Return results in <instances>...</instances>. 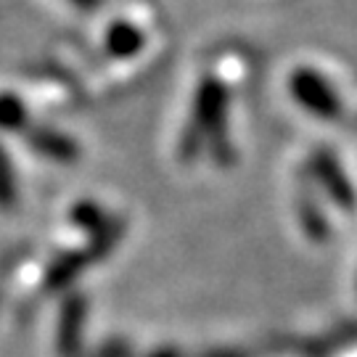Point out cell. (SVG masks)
<instances>
[{"mask_svg": "<svg viewBox=\"0 0 357 357\" xmlns=\"http://www.w3.org/2000/svg\"><path fill=\"white\" fill-rule=\"evenodd\" d=\"M299 220H302L310 238H326L328 236V220L323 215V209L312 202V196H305V202H299Z\"/></svg>", "mask_w": 357, "mask_h": 357, "instance_id": "cell-5", "label": "cell"}, {"mask_svg": "<svg viewBox=\"0 0 357 357\" xmlns=\"http://www.w3.org/2000/svg\"><path fill=\"white\" fill-rule=\"evenodd\" d=\"M289 90H291L294 101L299 103L302 109H307L310 114H315L318 119L333 122L344 112L339 93L312 66H296L291 72V79H289Z\"/></svg>", "mask_w": 357, "mask_h": 357, "instance_id": "cell-2", "label": "cell"}, {"mask_svg": "<svg viewBox=\"0 0 357 357\" xmlns=\"http://www.w3.org/2000/svg\"><path fill=\"white\" fill-rule=\"evenodd\" d=\"M310 169H312V178L323 185V191L328 193V199L342 212H349V215L357 212V191L352 188V183L331 149H315L310 159Z\"/></svg>", "mask_w": 357, "mask_h": 357, "instance_id": "cell-3", "label": "cell"}, {"mask_svg": "<svg viewBox=\"0 0 357 357\" xmlns=\"http://www.w3.org/2000/svg\"><path fill=\"white\" fill-rule=\"evenodd\" d=\"M209 146L220 162L230 159L228 146V90L217 77H204L196 88L193 98V114L188 128L183 132L180 153L191 159L202 151V146Z\"/></svg>", "mask_w": 357, "mask_h": 357, "instance_id": "cell-1", "label": "cell"}, {"mask_svg": "<svg viewBox=\"0 0 357 357\" xmlns=\"http://www.w3.org/2000/svg\"><path fill=\"white\" fill-rule=\"evenodd\" d=\"M146 45L143 32L130 22H116L114 26H109V35H106V48L116 59H130V56H138Z\"/></svg>", "mask_w": 357, "mask_h": 357, "instance_id": "cell-4", "label": "cell"}, {"mask_svg": "<svg viewBox=\"0 0 357 357\" xmlns=\"http://www.w3.org/2000/svg\"><path fill=\"white\" fill-rule=\"evenodd\" d=\"M77 3H79V6H90V8H93V6H98L101 0H77Z\"/></svg>", "mask_w": 357, "mask_h": 357, "instance_id": "cell-6", "label": "cell"}]
</instances>
